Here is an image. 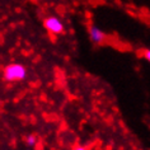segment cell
Instances as JSON below:
<instances>
[{
	"instance_id": "3",
	"label": "cell",
	"mask_w": 150,
	"mask_h": 150,
	"mask_svg": "<svg viewBox=\"0 0 150 150\" xmlns=\"http://www.w3.org/2000/svg\"><path fill=\"white\" fill-rule=\"evenodd\" d=\"M89 37H91L92 42L94 45H102L107 38L106 33L97 25H91L89 27Z\"/></svg>"
},
{
	"instance_id": "4",
	"label": "cell",
	"mask_w": 150,
	"mask_h": 150,
	"mask_svg": "<svg viewBox=\"0 0 150 150\" xmlns=\"http://www.w3.org/2000/svg\"><path fill=\"white\" fill-rule=\"evenodd\" d=\"M25 144H27L28 146H35L37 144V137H36V135H28L27 137H25Z\"/></svg>"
},
{
	"instance_id": "2",
	"label": "cell",
	"mask_w": 150,
	"mask_h": 150,
	"mask_svg": "<svg viewBox=\"0 0 150 150\" xmlns=\"http://www.w3.org/2000/svg\"><path fill=\"white\" fill-rule=\"evenodd\" d=\"M43 25L52 35H61V33H64V23L57 17H54V16L46 17L43 21Z\"/></svg>"
},
{
	"instance_id": "5",
	"label": "cell",
	"mask_w": 150,
	"mask_h": 150,
	"mask_svg": "<svg viewBox=\"0 0 150 150\" xmlns=\"http://www.w3.org/2000/svg\"><path fill=\"white\" fill-rule=\"evenodd\" d=\"M142 56H144V59L146 60V61L150 62V48L145 50V51H144V54H142Z\"/></svg>"
},
{
	"instance_id": "1",
	"label": "cell",
	"mask_w": 150,
	"mask_h": 150,
	"mask_svg": "<svg viewBox=\"0 0 150 150\" xmlns=\"http://www.w3.org/2000/svg\"><path fill=\"white\" fill-rule=\"evenodd\" d=\"M27 74L28 71L25 69V66L17 62L6 65L4 67V71H3V76L9 83H12V81H23L27 78Z\"/></svg>"
}]
</instances>
